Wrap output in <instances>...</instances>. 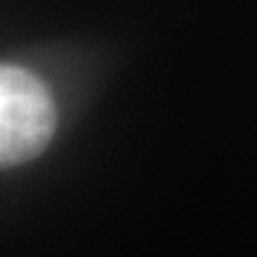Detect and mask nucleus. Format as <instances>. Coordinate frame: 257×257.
<instances>
[{"instance_id":"1","label":"nucleus","mask_w":257,"mask_h":257,"mask_svg":"<svg viewBox=\"0 0 257 257\" xmlns=\"http://www.w3.org/2000/svg\"><path fill=\"white\" fill-rule=\"evenodd\" d=\"M55 100L32 72L0 63V169L29 163L52 143Z\"/></svg>"}]
</instances>
